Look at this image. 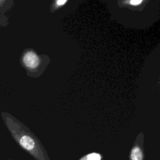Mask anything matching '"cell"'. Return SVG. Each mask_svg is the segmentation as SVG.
<instances>
[{
	"instance_id": "1",
	"label": "cell",
	"mask_w": 160,
	"mask_h": 160,
	"mask_svg": "<svg viewBox=\"0 0 160 160\" xmlns=\"http://www.w3.org/2000/svg\"><path fill=\"white\" fill-rule=\"evenodd\" d=\"M1 116L7 129L19 146L35 160H50L40 140L11 114L2 111Z\"/></svg>"
},
{
	"instance_id": "2",
	"label": "cell",
	"mask_w": 160,
	"mask_h": 160,
	"mask_svg": "<svg viewBox=\"0 0 160 160\" xmlns=\"http://www.w3.org/2000/svg\"><path fill=\"white\" fill-rule=\"evenodd\" d=\"M20 63L28 76H35L41 68L42 59L34 49H26L21 55Z\"/></svg>"
},
{
	"instance_id": "3",
	"label": "cell",
	"mask_w": 160,
	"mask_h": 160,
	"mask_svg": "<svg viewBox=\"0 0 160 160\" xmlns=\"http://www.w3.org/2000/svg\"><path fill=\"white\" fill-rule=\"evenodd\" d=\"M144 141V134L142 132H141L137 136L129 151V160H144L145 152Z\"/></svg>"
},
{
	"instance_id": "4",
	"label": "cell",
	"mask_w": 160,
	"mask_h": 160,
	"mask_svg": "<svg viewBox=\"0 0 160 160\" xmlns=\"http://www.w3.org/2000/svg\"><path fill=\"white\" fill-rule=\"evenodd\" d=\"M103 156L98 152H90L80 158L78 160H103Z\"/></svg>"
},
{
	"instance_id": "5",
	"label": "cell",
	"mask_w": 160,
	"mask_h": 160,
	"mask_svg": "<svg viewBox=\"0 0 160 160\" xmlns=\"http://www.w3.org/2000/svg\"><path fill=\"white\" fill-rule=\"evenodd\" d=\"M14 1L11 0H0V13L2 14L10 9L13 6Z\"/></svg>"
},
{
	"instance_id": "6",
	"label": "cell",
	"mask_w": 160,
	"mask_h": 160,
	"mask_svg": "<svg viewBox=\"0 0 160 160\" xmlns=\"http://www.w3.org/2000/svg\"><path fill=\"white\" fill-rule=\"evenodd\" d=\"M144 1H138V0H132V1H122V3L125 4V5H129L133 7H137L141 5L142 3H143Z\"/></svg>"
},
{
	"instance_id": "7",
	"label": "cell",
	"mask_w": 160,
	"mask_h": 160,
	"mask_svg": "<svg viewBox=\"0 0 160 160\" xmlns=\"http://www.w3.org/2000/svg\"><path fill=\"white\" fill-rule=\"evenodd\" d=\"M68 1H62V0H59V1H55L53 2V4H52V7L53 8V9H57L61 7L62 6L64 5Z\"/></svg>"
},
{
	"instance_id": "8",
	"label": "cell",
	"mask_w": 160,
	"mask_h": 160,
	"mask_svg": "<svg viewBox=\"0 0 160 160\" xmlns=\"http://www.w3.org/2000/svg\"><path fill=\"white\" fill-rule=\"evenodd\" d=\"M8 24V18L4 15L0 14V26H6Z\"/></svg>"
},
{
	"instance_id": "9",
	"label": "cell",
	"mask_w": 160,
	"mask_h": 160,
	"mask_svg": "<svg viewBox=\"0 0 160 160\" xmlns=\"http://www.w3.org/2000/svg\"><path fill=\"white\" fill-rule=\"evenodd\" d=\"M3 160H12V159H3Z\"/></svg>"
}]
</instances>
